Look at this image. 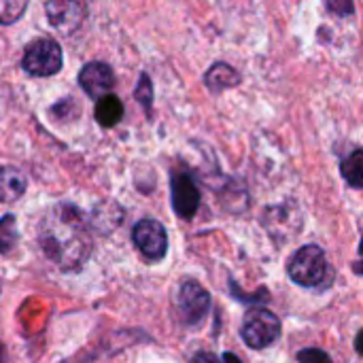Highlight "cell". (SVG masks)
I'll return each mask as SVG.
<instances>
[{"mask_svg": "<svg viewBox=\"0 0 363 363\" xmlns=\"http://www.w3.org/2000/svg\"><path fill=\"white\" fill-rule=\"evenodd\" d=\"M38 245L60 270H79L91 255V232L83 213L72 204L51 206L38 223Z\"/></svg>", "mask_w": 363, "mask_h": 363, "instance_id": "cell-1", "label": "cell"}, {"mask_svg": "<svg viewBox=\"0 0 363 363\" xmlns=\"http://www.w3.org/2000/svg\"><path fill=\"white\" fill-rule=\"evenodd\" d=\"M289 279L300 287H317L328 277V262L325 253L317 245H306L298 249L287 266Z\"/></svg>", "mask_w": 363, "mask_h": 363, "instance_id": "cell-2", "label": "cell"}, {"mask_svg": "<svg viewBox=\"0 0 363 363\" xmlns=\"http://www.w3.org/2000/svg\"><path fill=\"white\" fill-rule=\"evenodd\" d=\"M240 336L247 347L266 349L281 336V321L272 311H268L264 306H253L247 311V315L242 319Z\"/></svg>", "mask_w": 363, "mask_h": 363, "instance_id": "cell-3", "label": "cell"}, {"mask_svg": "<svg viewBox=\"0 0 363 363\" xmlns=\"http://www.w3.org/2000/svg\"><path fill=\"white\" fill-rule=\"evenodd\" d=\"M21 66L32 77H51L62 68V47L53 38H38L28 45Z\"/></svg>", "mask_w": 363, "mask_h": 363, "instance_id": "cell-4", "label": "cell"}, {"mask_svg": "<svg viewBox=\"0 0 363 363\" xmlns=\"http://www.w3.org/2000/svg\"><path fill=\"white\" fill-rule=\"evenodd\" d=\"M211 311L208 291L196 281H183L177 289V313L185 325H198Z\"/></svg>", "mask_w": 363, "mask_h": 363, "instance_id": "cell-5", "label": "cell"}, {"mask_svg": "<svg viewBox=\"0 0 363 363\" xmlns=\"http://www.w3.org/2000/svg\"><path fill=\"white\" fill-rule=\"evenodd\" d=\"M132 238L136 249L147 257V259H162L168 251V236L166 230L160 221L155 219H143L134 225Z\"/></svg>", "mask_w": 363, "mask_h": 363, "instance_id": "cell-6", "label": "cell"}, {"mask_svg": "<svg viewBox=\"0 0 363 363\" xmlns=\"http://www.w3.org/2000/svg\"><path fill=\"white\" fill-rule=\"evenodd\" d=\"M172 208L181 219H191L200 208V189L191 174L172 172Z\"/></svg>", "mask_w": 363, "mask_h": 363, "instance_id": "cell-7", "label": "cell"}, {"mask_svg": "<svg viewBox=\"0 0 363 363\" xmlns=\"http://www.w3.org/2000/svg\"><path fill=\"white\" fill-rule=\"evenodd\" d=\"M79 83H81V87L85 89L87 96L100 100V98L108 96V91L113 89L115 74H113L108 64H104V62H89L79 72Z\"/></svg>", "mask_w": 363, "mask_h": 363, "instance_id": "cell-8", "label": "cell"}, {"mask_svg": "<svg viewBox=\"0 0 363 363\" xmlns=\"http://www.w3.org/2000/svg\"><path fill=\"white\" fill-rule=\"evenodd\" d=\"M45 11H47V17L49 21L53 23V28H57L60 32H74L85 15H87V6L81 4V2H60V0H51L45 4Z\"/></svg>", "mask_w": 363, "mask_h": 363, "instance_id": "cell-9", "label": "cell"}, {"mask_svg": "<svg viewBox=\"0 0 363 363\" xmlns=\"http://www.w3.org/2000/svg\"><path fill=\"white\" fill-rule=\"evenodd\" d=\"M26 191V177L15 166L0 168V202H15Z\"/></svg>", "mask_w": 363, "mask_h": 363, "instance_id": "cell-10", "label": "cell"}, {"mask_svg": "<svg viewBox=\"0 0 363 363\" xmlns=\"http://www.w3.org/2000/svg\"><path fill=\"white\" fill-rule=\"evenodd\" d=\"M204 81H206V87H208L211 91L217 94V91H223V89H228V87H236V85L240 83V74H238L236 68H232L230 64L217 62V64H213V66L208 68Z\"/></svg>", "mask_w": 363, "mask_h": 363, "instance_id": "cell-11", "label": "cell"}, {"mask_svg": "<svg viewBox=\"0 0 363 363\" xmlns=\"http://www.w3.org/2000/svg\"><path fill=\"white\" fill-rule=\"evenodd\" d=\"M94 115H96V121H98L102 128H113V125H117V123L121 121V117H123V104H121V100H119L117 96L108 94V96H104V98H100V100L96 102Z\"/></svg>", "mask_w": 363, "mask_h": 363, "instance_id": "cell-12", "label": "cell"}, {"mask_svg": "<svg viewBox=\"0 0 363 363\" xmlns=\"http://www.w3.org/2000/svg\"><path fill=\"white\" fill-rule=\"evenodd\" d=\"M340 170H342V177L345 181L355 187V189H363V151H353L349 153L342 164H340Z\"/></svg>", "mask_w": 363, "mask_h": 363, "instance_id": "cell-13", "label": "cell"}, {"mask_svg": "<svg viewBox=\"0 0 363 363\" xmlns=\"http://www.w3.org/2000/svg\"><path fill=\"white\" fill-rule=\"evenodd\" d=\"M17 242V228H15V217L4 215L0 219V253H9Z\"/></svg>", "mask_w": 363, "mask_h": 363, "instance_id": "cell-14", "label": "cell"}, {"mask_svg": "<svg viewBox=\"0 0 363 363\" xmlns=\"http://www.w3.org/2000/svg\"><path fill=\"white\" fill-rule=\"evenodd\" d=\"M28 2L26 0H0V23H13L21 17L26 11Z\"/></svg>", "mask_w": 363, "mask_h": 363, "instance_id": "cell-15", "label": "cell"}, {"mask_svg": "<svg viewBox=\"0 0 363 363\" xmlns=\"http://www.w3.org/2000/svg\"><path fill=\"white\" fill-rule=\"evenodd\" d=\"M134 96L145 106V111L149 113L151 111V102H153V85H151V79L147 74H140V81H138V87H136Z\"/></svg>", "mask_w": 363, "mask_h": 363, "instance_id": "cell-16", "label": "cell"}, {"mask_svg": "<svg viewBox=\"0 0 363 363\" xmlns=\"http://www.w3.org/2000/svg\"><path fill=\"white\" fill-rule=\"evenodd\" d=\"M298 362L300 363H332L330 355L321 349H304L298 353Z\"/></svg>", "mask_w": 363, "mask_h": 363, "instance_id": "cell-17", "label": "cell"}, {"mask_svg": "<svg viewBox=\"0 0 363 363\" xmlns=\"http://www.w3.org/2000/svg\"><path fill=\"white\" fill-rule=\"evenodd\" d=\"M191 363H221V362H219V357H215L213 353L200 351V353H196V357L191 359Z\"/></svg>", "mask_w": 363, "mask_h": 363, "instance_id": "cell-18", "label": "cell"}, {"mask_svg": "<svg viewBox=\"0 0 363 363\" xmlns=\"http://www.w3.org/2000/svg\"><path fill=\"white\" fill-rule=\"evenodd\" d=\"M328 9L330 11H340L342 15L345 13H353V4L351 2H328Z\"/></svg>", "mask_w": 363, "mask_h": 363, "instance_id": "cell-19", "label": "cell"}, {"mask_svg": "<svg viewBox=\"0 0 363 363\" xmlns=\"http://www.w3.org/2000/svg\"><path fill=\"white\" fill-rule=\"evenodd\" d=\"M355 351L363 355V330L357 334V338H355Z\"/></svg>", "mask_w": 363, "mask_h": 363, "instance_id": "cell-20", "label": "cell"}, {"mask_svg": "<svg viewBox=\"0 0 363 363\" xmlns=\"http://www.w3.org/2000/svg\"><path fill=\"white\" fill-rule=\"evenodd\" d=\"M223 363H242V362H240L234 353H225V355H223Z\"/></svg>", "mask_w": 363, "mask_h": 363, "instance_id": "cell-21", "label": "cell"}, {"mask_svg": "<svg viewBox=\"0 0 363 363\" xmlns=\"http://www.w3.org/2000/svg\"><path fill=\"white\" fill-rule=\"evenodd\" d=\"M353 270L359 274V277H363V262H357V264H353Z\"/></svg>", "mask_w": 363, "mask_h": 363, "instance_id": "cell-22", "label": "cell"}, {"mask_svg": "<svg viewBox=\"0 0 363 363\" xmlns=\"http://www.w3.org/2000/svg\"><path fill=\"white\" fill-rule=\"evenodd\" d=\"M0 363H4V347L0 345Z\"/></svg>", "mask_w": 363, "mask_h": 363, "instance_id": "cell-23", "label": "cell"}, {"mask_svg": "<svg viewBox=\"0 0 363 363\" xmlns=\"http://www.w3.org/2000/svg\"><path fill=\"white\" fill-rule=\"evenodd\" d=\"M359 255L363 257V240H362V247H359Z\"/></svg>", "mask_w": 363, "mask_h": 363, "instance_id": "cell-24", "label": "cell"}]
</instances>
